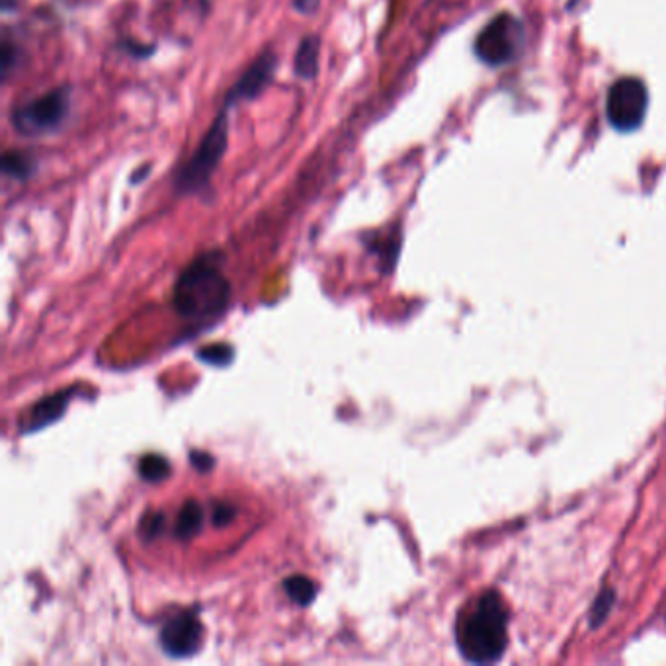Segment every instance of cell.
Returning <instances> with one entry per match:
<instances>
[{
	"mask_svg": "<svg viewBox=\"0 0 666 666\" xmlns=\"http://www.w3.org/2000/svg\"><path fill=\"white\" fill-rule=\"evenodd\" d=\"M190 459H192V463H194L200 471H209V469L213 467V458L208 456V454H204V452H192V454H190Z\"/></svg>",
	"mask_w": 666,
	"mask_h": 666,
	"instance_id": "cell-22",
	"label": "cell"
},
{
	"mask_svg": "<svg viewBox=\"0 0 666 666\" xmlns=\"http://www.w3.org/2000/svg\"><path fill=\"white\" fill-rule=\"evenodd\" d=\"M161 647L172 659H188L196 655L204 641V625L196 610H184L172 618L161 629Z\"/></svg>",
	"mask_w": 666,
	"mask_h": 666,
	"instance_id": "cell-7",
	"label": "cell"
},
{
	"mask_svg": "<svg viewBox=\"0 0 666 666\" xmlns=\"http://www.w3.org/2000/svg\"><path fill=\"white\" fill-rule=\"evenodd\" d=\"M204 526V508L200 506L198 500H188L182 510L178 512L174 534L182 542H190L202 532Z\"/></svg>",
	"mask_w": 666,
	"mask_h": 666,
	"instance_id": "cell-11",
	"label": "cell"
},
{
	"mask_svg": "<svg viewBox=\"0 0 666 666\" xmlns=\"http://www.w3.org/2000/svg\"><path fill=\"white\" fill-rule=\"evenodd\" d=\"M508 643V614L497 592L483 594L473 610L459 620L458 647L471 663L499 661Z\"/></svg>",
	"mask_w": 666,
	"mask_h": 666,
	"instance_id": "cell-2",
	"label": "cell"
},
{
	"mask_svg": "<svg viewBox=\"0 0 666 666\" xmlns=\"http://www.w3.org/2000/svg\"><path fill=\"white\" fill-rule=\"evenodd\" d=\"M235 518V506L227 502H217L213 506V524L215 526H227Z\"/></svg>",
	"mask_w": 666,
	"mask_h": 666,
	"instance_id": "cell-17",
	"label": "cell"
},
{
	"mask_svg": "<svg viewBox=\"0 0 666 666\" xmlns=\"http://www.w3.org/2000/svg\"><path fill=\"white\" fill-rule=\"evenodd\" d=\"M233 356H235L233 348H231L229 344H223V342H219V344H209L206 348L198 350V358H200L202 362L209 364V366H215V368H225V366H229V364L233 362Z\"/></svg>",
	"mask_w": 666,
	"mask_h": 666,
	"instance_id": "cell-15",
	"label": "cell"
},
{
	"mask_svg": "<svg viewBox=\"0 0 666 666\" xmlns=\"http://www.w3.org/2000/svg\"><path fill=\"white\" fill-rule=\"evenodd\" d=\"M221 262V252H208L186 266L172 292L178 315L194 323H208L225 311L231 299V284L221 270Z\"/></svg>",
	"mask_w": 666,
	"mask_h": 666,
	"instance_id": "cell-1",
	"label": "cell"
},
{
	"mask_svg": "<svg viewBox=\"0 0 666 666\" xmlns=\"http://www.w3.org/2000/svg\"><path fill=\"white\" fill-rule=\"evenodd\" d=\"M278 69V55L270 49L262 51L249 69L241 75V79L233 84V88L225 96V106H237L239 102H249L258 98L274 81Z\"/></svg>",
	"mask_w": 666,
	"mask_h": 666,
	"instance_id": "cell-8",
	"label": "cell"
},
{
	"mask_svg": "<svg viewBox=\"0 0 666 666\" xmlns=\"http://www.w3.org/2000/svg\"><path fill=\"white\" fill-rule=\"evenodd\" d=\"M36 159L30 155V153H24V151H6L2 155V172L8 176V178H14V180H28L34 176L36 172Z\"/></svg>",
	"mask_w": 666,
	"mask_h": 666,
	"instance_id": "cell-12",
	"label": "cell"
},
{
	"mask_svg": "<svg viewBox=\"0 0 666 666\" xmlns=\"http://www.w3.org/2000/svg\"><path fill=\"white\" fill-rule=\"evenodd\" d=\"M229 147V106H223L209 125L206 135L202 137L198 149L186 161V165L178 170L174 186L178 194H200L204 192L221 165Z\"/></svg>",
	"mask_w": 666,
	"mask_h": 666,
	"instance_id": "cell-3",
	"label": "cell"
},
{
	"mask_svg": "<svg viewBox=\"0 0 666 666\" xmlns=\"http://www.w3.org/2000/svg\"><path fill=\"white\" fill-rule=\"evenodd\" d=\"M321 67V38L317 34L305 36L295 51L293 71L303 81H315Z\"/></svg>",
	"mask_w": 666,
	"mask_h": 666,
	"instance_id": "cell-10",
	"label": "cell"
},
{
	"mask_svg": "<svg viewBox=\"0 0 666 666\" xmlns=\"http://www.w3.org/2000/svg\"><path fill=\"white\" fill-rule=\"evenodd\" d=\"M73 389H65V391H57L49 397L42 399L38 405L32 407V411L26 415L24 422H22V432H38L45 426L53 424L55 420H59L61 415L65 413V409L69 407Z\"/></svg>",
	"mask_w": 666,
	"mask_h": 666,
	"instance_id": "cell-9",
	"label": "cell"
},
{
	"mask_svg": "<svg viewBox=\"0 0 666 666\" xmlns=\"http://www.w3.org/2000/svg\"><path fill=\"white\" fill-rule=\"evenodd\" d=\"M649 106L647 86L639 79L624 77L612 84L606 98V114L614 129L633 131L643 124Z\"/></svg>",
	"mask_w": 666,
	"mask_h": 666,
	"instance_id": "cell-6",
	"label": "cell"
},
{
	"mask_svg": "<svg viewBox=\"0 0 666 666\" xmlns=\"http://www.w3.org/2000/svg\"><path fill=\"white\" fill-rule=\"evenodd\" d=\"M612 602H614V594H612V592H604V594L598 598V602H596V606H594V610H592V620H594V624H598V622L606 616V610L612 606Z\"/></svg>",
	"mask_w": 666,
	"mask_h": 666,
	"instance_id": "cell-20",
	"label": "cell"
},
{
	"mask_svg": "<svg viewBox=\"0 0 666 666\" xmlns=\"http://www.w3.org/2000/svg\"><path fill=\"white\" fill-rule=\"evenodd\" d=\"M319 4H321V0H293V8L305 16L315 14L319 10Z\"/></svg>",
	"mask_w": 666,
	"mask_h": 666,
	"instance_id": "cell-21",
	"label": "cell"
},
{
	"mask_svg": "<svg viewBox=\"0 0 666 666\" xmlns=\"http://www.w3.org/2000/svg\"><path fill=\"white\" fill-rule=\"evenodd\" d=\"M165 530V514L163 512H147L139 522V536H143L145 542H151L159 538Z\"/></svg>",
	"mask_w": 666,
	"mask_h": 666,
	"instance_id": "cell-16",
	"label": "cell"
},
{
	"mask_svg": "<svg viewBox=\"0 0 666 666\" xmlns=\"http://www.w3.org/2000/svg\"><path fill=\"white\" fill-rule=\"evenodd\" d=\"M71 110V86H57L14 108L10 120L18 133L38 137L59 129Z\"/></svg>",
	"mask_w": 666,
	"mask_h": 666,
	"instance_id": "cell-4",
	"label": "cell"
},
{
	"mask_svg": "<svg viewBox=\"0 0 666 666\" xmlns=\"http://www.w3.org/2000/svg\"><path fill=\"white\" fill-rule=\"evenodd\" d=\"M149 172H151V165H143V168H137V170L133 172V176H131V184H139V182H143V180L149 176Z\"/></svg>",
	"mask_w": 666,
	"mask_h": 666,
	"instance_id": "cell-23",
	"label": "cell"
},
{
	"mask_svg": "<svg viewBox=\"0 0 666 666\" xmlns=\"http://www.w3.org/2000/svg\"><path fill=\"white\" fill-rule=\"evenodd\" d=\"M139 475L147 483L165 481L170 475V463L167 458H163L159 454H147L139 461Z\"/></svg>",
	"mask_w": 666,
	"mask_h": 666,
	"instance_id": "cell-14",
	"label": "cell"
},
{
	"mask_svg": "<svg viewBox=\"0 0 666 666\" xmlns=\"http://www.w3.org/2000/svg\"><path fill=\"white\" fill-rule=\"evenodd\" d=\"M16 55H18L16 45L8 42V40H4L2 42V57H0V65H2V75L4 77H8L10 69L16 65Z\"/></svg>",
	"mask_w": 666,
	"mask_h": 666,
	"instance_id": "cell-18",
	"label": "cell"
},
{
	"mask_svg": "<svg viewBox=\"0 0 666 666\" xmlns=\"http://www.w3.org/2000/svg\"><path fill=\"white\" fill-rule=\"evenodd\" d=\"M284 590L290 596L293 604H297L301 608H307L317 598V592H319L317 584L305 575H293L290 579H286Z\"/></svg>",
	"mask_w": 666,
	"mask_h": 666,
	"instance_id": "cell-13",
	"label": "cell"
},
{
	"mask_svg": "<svg viewBox=\"0 0 666 666\" xmlns=\"http://www.w3.org/2000/svg\"><path fill=\"white\" fill-rule=\"evenodd\" d=\"M122 45L129 55H133L137 59H147L157 51L155 45H145V43L133 42V40H125Z\"/></svg>",
	"mask_w": 666,
	"mask_h": 666,
	"instance_id": "cell-19",
	"label": "cell"
},
{
	"mask_svg": "<svg viewBox=\"0 0 666 666\" xmlns=\"http://www.w3.org/2000/svg\"><path fill=\"white\" fill-rule=\"evenodd\" d=\"M522 45H524L522 22L516 16L502 12L479 32L475 40V55L487 65L500 67L514 61Z\"/></svg>",
	"mask_w": 666,
	"mask_h": 666,
	"instance_id": "cell-5",
	"label": "cell"
}]
</instances>
